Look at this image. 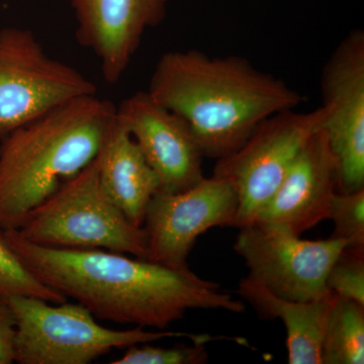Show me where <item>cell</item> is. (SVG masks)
I'll return each instance as SVG.
<instances>
[{
  "label": "cell",
  "mask_w": 364,
  "mask_h": 364,
  "mask_svg": "<svg viewBox=\"0 0 364 364\" xmlns=\"http://www.w3.org/2000/svg\"><path fill=\"white\" fill-rule=\"evenodd\" d=\"M2 231L36 279L102 320L162 330L191 310L245 311L243 301L188 267H170L102 249L45 247L26 240L18 230Z\"/></svg>",
  "instance_id": "obj_1"
},
{
  "label": "cell",
  "mask_w": 364,
  "mask_h": 364,
  "mask_svg": "<svg viewBox=\"0 0 364 364\" xmlns=\"http://www.w3.org/2000/svg\"><path fill=\"white\" fill-rule=\"evenodd\" d=\"M147 91L188 123L203 156L215 160L238 150L267 117L305 100L247 59L198 50L163 54Z\"/></svg>",
  "instance_id": "obj_2"
},
{
  "label": "cell",
  "mask_w": 364,
  "mask_h": 364,
  "mask_svg": "<svg viewBox=\"0 0 364 364\" xmlns=\"http://www.w3.org/2000/svg\"><path fill=\"white\" fill-rule=\"evenodd\" d=\"M117 107L97 95L73 98L0 143V229L26 215L97 156Z\"/></svg>",
  "instance_id": "obj_3"
},
{
  "label": "cell",
  "mask_w": 364,
  "mask_h": 364,
  "mask_svg": "<svg viewBox=\"0 0 364 364\" xmlns=\"http://www.w3.org/2000/svg\"><path fill=\"white\" fill-rule=\"evenodd\" d=\"M32 243L58 249H102L147 259V235L107 198L97 157L33 208L18 230Z\"/></svg>",
  "instance_id": "obj_4"
},
{
  "label": "cell",
  "mask_w": 364,
  "mask_h": 364,
  "mask_svg": "<svg viewBox=\"0 0 364 364\" xmlns=\"http://www.w3.org/2000/svg\"><path fill=\"white\" fill-rule=\"evenodd\" d=\"M16 318L14 363L20 364H87L111 352L171 337L196 335L147 331L142 327L112 330L98 324L80 304L50 306L45 299L1 296Z\"/></svg>",
  "instance_id": "obj_5"
},
{
  "label": "cell",
  "mask_w": 364,
  "mask_h": 364,
  "mask_svg": "<svg viewBox=\"0 0 364 364\" xmlns=\"http://www.w3.org/2000/svg\"><path fill=\"white\" fill-rule=\"evenodd\" d=\"M327 116L324 105L309 112H277L264 119L238 150L217 160L213 176L229 182L238 196L234 227L255 221Z\"/></svg>",
  "instance_id": "obj_6"
},
{
  "label": "cell",
  "mask_w": 364,
  "mask_h": 364,
  "mask_svg": "<svg viewBox=\"0 0 364 364\" xmlns=\"http://www.w3.org/2000/svg\"><path fill=\"white\" fill-rule=\"evenodd\" d=\"M97 90L77 69L50 56L32 31L0 30V143L45 112Z\"/></svg>",
  "instance_id": "obj_7"
},
{
  "label": "cell",
  "mask_w": 364,
  "mask_h": 364,
  "mask_svg": "<svg viewBox=\"0 0 364 364\" xmlns=\"http://www.w3.org/2000/svg\"><path fill=\"white\" fill-rule=\"evenodd\" d=\"M239 230L234 250L243 258L248 277L291 301H311L327 293L328 272L347 247L346 242L333 237L304 240L282 228L259 223Z\"/></svg>",
  "instance_id": "obj_8"
},
{
  "label": "cell",
  "mask_w": 364,
  "mask_h": 364,
  "mask_svg": "<svg viewBox=\"0 0 364 364\" xmlns=\"http://www.w3.org/2000/svg\"><path fill=\"white\" fill-rule=\"evenodd\" d=\"M238 196L231 184L212 176L178 193L159 191L148 205L143 228L147 259L186 267L200 235L214 227H234Z\"/></svg>",
  "instance_id": "obj_9"
},
{
  "label": "cell",
  "mask_w": 364,
  "mask_h": 364,
  "mask_svg": "<svg viewBox=\"0 0 364 364\" xmlns=\"http://www.w3.org/2000/svg\"><path fill=\"white\" fill-rule=\"evenodd\" d=\"M322 129L339 166V191L364 188V33L355 30L337 46L321 77Z\"/></svg>",
  "instance_id": "obj_10"
},
{
  "label": "cell",
  "mask_w": 364,
  "mask_h": 364,
  "mask_svg": "<svg viewBox=\"0 0 364 364\" xmlns=\"http://www.w3.org/2000/svg\"><path fill=\"white\" fill-rule=\"evenodd\" d=\"M117 117L133 136L160 181V191L178 193L200 183L203 151L188 123L138 91L117 107Z\"/></svg>",
  "instance_id": "obj_11"
},
{
  "label": "cell",
  "mask_w": 364,
  "mask_h": 364,
  "mask_svg": "<svg viewBox=\"0 0 364 364\" xmlns=\"http://www.w3.org/2000/svg\"><path fill=\"white\" fill-rule=\"evenodd\" d=\"M78 44L100 63L102 76L116 85L130 65L148 28L166 18L168 0H69Z\"/></svg>",
  "instance_id": "obj_12"
},
{
  "label": "cell",
  "mask_w": 364,
  "mask_h": 364,
  "mask_svg": "<svg viewBox=\"0 0 364 364\" xmlns=\"http://www.w3.org/2000/svg\"><path fill=\"white\" fill-rule=\"evenodd\" d=\"M337 191L338 161L327 135L320 129L311 136L254 223L272 225L301 236L329 219Z\"/></svg>",
  "instance_id": "obj_13"
},
{
  "label": "cell",
  "mask_w": 364,
  "mask_h": 364,
  "mask_svg": "<svg viewBox=\"0 0 364 364\" xmlns=\"http://www.w3.org/2000/svg\"><path fill=\"white\" fill-rule=\"evenodd\" d=\"M98 179L107 198L124 217L143 227L160 181L117 114L97 156Z\"/></svg>",
  "instance_id": "obj_14"
},
{
  "label": "cell",
  "mask_w": 364,
  "mask_h": 364,
  "mask_svg": "<svg viewBox=\"0 0 364 364\" xmlns=\"http://www.w3.org/2000/svg\"><path fill=\"white\" fill-rule=\"evenodd\" d=\"M237 293L261 318L284 323L289 364H322L323 338L336 294L328 291L311 301H291L275 296L250 277L240 280Z\"/></svg>",
  "instance_id": "obj_15"
},
{
  "label": "cell",
  "mask_w": 364,
  "mask_h": 364,
  "mask_svg": "<svg viewBox=\"0 0 364 364\" xmlns=\"http://www.w3.org/2000/svg\"><path fill=\"white\" fill-rule=\"evenodd\" d=\"M364 363V306L337 296L326 326L322 364Z\"/></svg>",
  "instance_id": "obj_16"
},
{
  "label": "cell",
  "mask_w": 364,
  "mask_h": 364,
  "mask_svg": "<svg viewBox=\"0 0 364 364\" xmlns=\"http://www.w3.org/2000/svg\"><path fill=\"white\" fill-rule=\"evenodd\" d=\"M0 296H26L45 299L51 304L67 301L64 294L45 286L28 272L11 250L0 229Z\"/></svg>",
  "instance_id": "obj_17"
},
{
  "label": "cell",
  "mask_w": 364,
  "mask_h": 364,
  "mask_svg": "<svg viewBox=\"0 0 364 364\" xmlns=\"http://www.w3.org/2000/svg\"><path fill=\"white\" fill-rule=\"evenodd\" d=\"M329 220L334 224L333 238L346 242L347 248L364 250V188L351 193L337 191Z\"/></svg>",
  "instance_id": "obj_18"
},
{
  "label": "cell",
  "mask_w": 364,
  "mask_h": 364,
  "mask_svg": "<svg viewBox=\"0 0 364 364\" xmlns=\"http://www.w3.org/2000/svg\"><path fill=\"white\" fill-rule=\"evenodd\" d=\"M326 287L340 298L364 306V250L345 248L330 268Z\"/></svg>",
  "instance_id": "obj_19"
},
{
  "label": "cell",
  "mask_w": 364,
  "mask_h": 364,
  "mask_svg": "<svg viewBox=\"0 0 364 364\" xmlns=\"http://www.w3.org/2000/svg\"><path fill=\"white\" fill-rule=\"evenodd\" d=\"M205 343L177 345L171 348L152 346L150 343L129 347L121 358L112 364H203L208 363Z\"/></svg>",
  "instance_id": "obj_20"
},
{
  "label": "cell",
  "mask_w": 364,
  "mask_h": 364,
  "mask_svg": "<svg viewBox=\"0 0 364 364\" xmlns=\"http://www.w3.org/2000/svg\"><path fill=\"white\" fill-rule=\"evenodd\" d=\"M16 318L11 306L0 296V364L14 363Z\"/></svg>",
  "instance_id": "obj_21"
}]
</instances>
